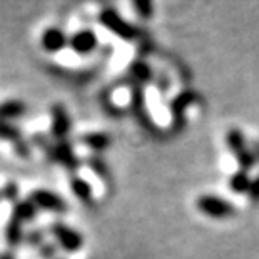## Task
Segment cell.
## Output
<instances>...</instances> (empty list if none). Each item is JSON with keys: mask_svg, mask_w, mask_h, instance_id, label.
<instances>
[{"mask_svg": "<svg viewBox=\"0 0 259 259\" xmlns=\"http://www.w3.org/2000/svg\"><path fill=\"white\" fill-rule=\"evenodd\" d=\"M98 19H100V23H102L108 31H111L113 35H117V37L123 38V40H135V38L139 37V29L121 18L119 12L115 8H110V6L104 8L102 12H100V16H98Z\"/></svg>", "mask_w": 259, "mask_h": 259, "instance_id": "1", "label": "cell"}, {"mask_svg": "<svg viewBox=\"0 0 259 259\" xmlns=\"http://www.w3.org/2000/svg\"><path fill=\"white\" fill-rule=\"evenodd\" d=\"M196 205H198L200 211L205 213L211 219H227V217H231L232 213H236V207L231 202H227L225 198L211 196V194L200 196L196 200Z\"/></svg>", "mask_w": 259, "mask_h": 259, "instance_id": "2", "label": "cell"}, {"mask_svg": "<svg viewBox=\"0 0 259 259\" xmlns=\"http://www.w3.org/2000/svg\"><path fill=\"white\" fill-rule=\"evenodd\" d=\"M50 232H52V236L58 240L60 248H64L65 251H71L73 253V251H79L83 248V236L77 231H73L71 227H67V225L54 223L50 227Z\"/></svg>", "mask_w": 259, "mask_h": 259, "instance_id": "3", "label": "cell"}, {"mask_svg": "<svg viewBox=\"0 0 259 259\" xmlns=\"http://www.w3.org/2000/svg\"><path fill=\"white\" fill-rule=\"evenodd\" d=\"M133 111L137 115V119L140 121V125L150 133H156V125L150 117L148 110H146V100H144V91H142V84L135 83L133 84Z\"/></svg>", "mask_w": 259, "mask_h": 259, "instance_id": "4", "label": "cell"}, {"mask_svg": "<svg viewBox=\"0 0 259 259\" xmlns=\"http://www.w3.org/2000/svg\"><path fill=\"white\" fill-rule=\"evenodd\" d=\"M29 200L35 204V207H40V209H48V211H56L62 213L67 209V204L54 192H48V190H33Z\"/></svg>", "mask_w": 259, "mask_h": 259, "instance_id": "5", "label": "cell"}, {"mask_svg": "<svg viewBox=\"0 0 259 259\" xmlns=\"http://www.w3.org/2000/svg\"><path fill=\"white\" fill-rule=\"evenodd\" d=\"M0 140L10 142L19 157H29V144L21 137L19 129H16L14 125H10L6 121H0Z\"/></svg>", "mask_w": 259, "mask_h": 259, "instance_id": "6", "label": "cell"}, {"mask_svg": "<svg viewBox=\"0 0 259 259\" xmlns=\"http://www.w3.org/2000/svg\"><path fill=\"white\" fill-rule=\"evenodd\" d=\"M196 100H198V96L192 91H185V93H181L179 96L173 98V102H171V115H173V127H175V131H179L185 125L186 108L190 104H194Z\"/></svg>", "mask_w": 259, "mask_h": 259, "instance_id": "7", "label": "cell"}, {"mask_svg": "<svg viewBox=\"0 0 259 259\" xmlns=\"http://www.w3.org/2000/svg\"><path fill=\"white\" fill-rule=\"evenodd\" d=\"M52 135L58 140H65L67 133L71 131V119H69V113L65 110L62 104H56L52 106Z\"/></svg>", "mask_w": 259, "mask_h": 259, "instance_id": "8", "label": "cell"}, {"mask_svg": "<svg viewBox=\"0 0 259 259\" xmlns=\"http://www.w3.org/2000/svg\"><path fill=\"white\" fill-rule=\"evenodd\" d=\"M47 152H50V157L54 161L64 163V167L71 169V171L77 169V165H79V161H77V157L73 154V148H71V144L67 140H58V144L56 146H48Z\"/></svg>", "mask_w": 259, "mask_h": 259, "instance_id": "9", "label": "cell"}, {"mask_svg": "<svg viewBox=\"0 0 259 259\" xmlns=\"http://www.w3.org/2000/svg\"><path fill=\"white\" fill-rule=\"evenodd\" d=\"M96 45H98V38L91 29H81L69 38V47L73 48V52L77 54H91L96 48Z\"/></svg>", "mask_w": 259, "mask_h": 259, "instance_id": "10", "label": "cell"}, {"mask_svg": "<svg viewBox=\"0 0 259 259\" xmlns=\"http://www.w3.org/2000/svg\"><path fill=\"white\" fill-rule=\"evenodd\" d=\"M40 45L47 52H60L64 50L65 45H69V38L65 37V33L58 27H50L42 33V38H40Z\"/></svg>", "mask_w": 259, "mask_h": 259, "instance_id": "11", "label": "cell"}, {"mask_svg": "<svg viewBox=\"0 0 259 259\" xmlns=\"http://www.w3.org/2000/svg\"><path fill=\"white\" fill-rule=\"evenodd\" d=\"M25 113V104L19 102V100H6V102L0 104V121L16 119V117H21Z\"/></svg>", "mask_w": 259, "mask_h": 259, "instance_id": "12", "label": "cell"}, {"mask_svg": "<svg viewBox=\"0 0 259 259\" xmlns=\"http://www.w3.org/2000/svg\"><path fill=\"white\" fill-rule=\"evenodd\" d=\"M35 215H37V207H35V204H33L31 200L18 202V204L14 205V209H12V217H14V219H18L19 223L33 221V219H35Z\"/></svg>", "mask_w": 259, "mask_h": 259, "instance_id": "13", "label": "cell"}, {"mask_svg": "<svg viewBox=\"0 0 259 259\" xmlns=\"http://www.w3.org/2000/svg\"><path fill=\"white\" fill-rule=\"evenodd\" d=\"M81 142H83L84 146H89L91 150H94V152H102V150L110 146L111 140L106 133H89V135L81 137Z\"/></svg>", "mask_w": 259, "mask_h": 259, "instance_id": "14", "label": "cell"}, {"mask_svg": "<svg viewBox=\"0 0 259 259\" xmlns=\"http://www.w3.org/2000/svg\"><path fill=\"white\" fill-rule=\"evenodd\" d=\"M129 73H131V77L135 79V83H139V84L148 83L150 79H152V69H150V65L146 64V62H142V60H137V62L131 64Z\"/></svg>", "mask_w": 259, "mask_h": 259, "instance_id": "15", "label": "cell"}, {"mask_svg": "<svg viewBox=\"0 0 259 259\" xmlns=\"http://www.w3.org/2000/svg\"><path fill=\"white\" fill-rule=\"evenodd\" d=\"M251 183L248 173H244V171H238V173H234L231 177V181H229V188H231L232 192H236V194H244V192H250L251 188Z\"/></svg>", "mask_w": 259, "mask_h": 259, "instance_id": "16", "label": "cell"}, {"mask_svg": "<svg viewBox=\"0 0 259 259\" xmlns=\"http://www.w3.org/2000/svg\"><path fill=\"white\" fill-rule=\"evenodd\" d=\"M6 242L10 246H18L19 242L23 240V223H19L18 219H10L8 225H6Z\"/></svg>", "mask_w": 259, "mask_h": 259, "instance_id": "17", "label": "cell"}, {"mask_svg": "<svg viewBox=\"0 0 259 259\" xmlns=\"http://www.w3.org/2000/svg\"><path fill=\"white\" fill-rule=\"evenodd\" d=\"M69 185H71V190H73V194L77 196L79 200H83V202H91V198H93V186L89 185L84 179L73 177Z\"/></svg>", "mask_w": 259, "mask_h": 259, "instance_id": "18", "label": "cell"}, {"mask_svg": "<svg viewBox=\"0 0 259 259\" xmlns=\"http://www.w3.org/2000/svg\"><path fill=\"white\" fill-rule=\"evenodd\" d=\"M227 146L231 148V152L234 154V156L246 150V139H244L242 131L231 129L229 133H227Z\"/></svg>", "mask_w": 259, "mask_h": 259, "instance_id": "19", "label": "cell"}, {"mask_svg": "<svg viewBox=\"0 0 259 259\" xmlns=\"http://www.w3.org/2000/svg\"><path fill=\"white\" fill-rule=\"evenodd\" d=\"M236 161H238V165H240L242 171L248 173L251 167L255 165V156L251 154L250 150H244L240 154H236Z\"/></svg>", "mask_w": 259, "mask_h": 259, "instance_id": "20", "label": "cell"}, {"mask_svg": "<svg viewBox=\"0 0 259 259\" xmlns=\"http://www.w3.org/2000/svg\"><path fill=\"white\" fill-rule=\"evenodd\" d=\"M0 194L4 200H8V202H16L19 196V186L16 183H8V185H4V188L0 190Z\"/></svg>", "mask_w": 259, "mask_h": 259, "instance_id": "21", "label": "cell"}, {"mask_svg": "<svg viewBox=\"0 0 259 259\" xmlns=\"http://www.w3.org/2000/svg\"><path fill=\"white\" fill-rule=\"evenodd\" d=\"M89 165H91V169H93L98 177L108 179V169H106V163H104L100 157H91V159H89Z\"/></svg>", "mask_w": 259, "mask_h": 259, "instance_id": "22", "label": "cell"}, {"mask_svg": "<svg viewBox=\"0 0 259 259\" xmlns=\"http://www.w3.org/2000/svg\"><path fill=\"white\" fill-rule=\"evenodd\" d=\"M135 10L139 12L142 18H150L152 16V10H154V6H152V2H148V0H135Z\"/></svg>", "mask_w": 259, "mask_h": 259, "instance_id": "23", "label": "cell"}, {"mask_svg": "<svg viewBox=\"0 0 259 259\" xmlns=\"http://www.w3.org/2000/svg\"><path fill=\"white\" fill-rule=\"evenodd\" d=\"M25 240L31 244V246H37V248H40L45 242H42V231H31L25 236Z\"/></svg>", "mask_w": 259, "mask_h": 259, "instance_id": "24", "label": "cell"}, {"mask_svg": "<svg viewBox=\"0 0 259 259\" xmlns=\"http://www.w3.org/2000/svg\"><path fill=\"white\" fill-rule=\"evenodd\" d=\"M40 255H42L45 259H54L56 248L54 246H50V244H42V246H40Z\"/></svg>", "mask_w": 259, "mask_h": 259, "instance_id": "25", "label": "cell"}, {"mask_svg": "<svg viewBox=\"0 0 259 259\" xmlns=\"http://www.w3.org/2000/svg\"><path fill=\"white\" fill-rule=\"evenodd\" d=\"M250 200L253 204H259V177L251 183V188H250Z\"/></svg>", "mask_w": 259, "mask_h": 259, "instance_id": "26", "label": "cell"}, {"mask_svg": "<svg viewBox=\"0 0 259 259\" xmlns=\"http://www.w3.org/2000/svg\"><path fill=\"white\" fill-rule=\"evenodd\" d=\"M0 259H16V257H14L12 251H2V253H0Z\"/></svg>", "mask_w": 259, "mask_h": 259, "instance_id": "27", "label": "cell"}, {"mask_svg": "<svg viewBox=\"0 0 259 259\" xmlns=\"http://www.w3.org/2000/svg\"><path fill=\"white\" fill-rule=\"evenodd\" d=\"M0 198H2V194H0Z\"/></svg>", "mask_w": 259, "mask_h": 259, "instance_id": "28", "label": "cell"}]
</instances>
